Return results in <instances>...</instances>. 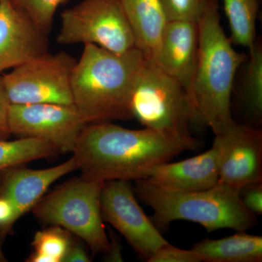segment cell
Instances as JSON below:
<instances>
[{"mask_svg": "<svg viewBox=\"0 0 262 262\" xmlns=\"http://www.w3.org/2000/svg\"><path fill=\"white\" fill-rule=\"evenodd\" d=\"M219 183L239 192L262 182V132L259 128L234 121L215 134Z\"/></svg>", "mask_w": 262, "mask_h": 262, "instance_id": "8fae6325", "label": "cell"}, {"mask_svg": "<svg viewBox=\"0 0 262 262\" xmlns=\"http://www.w3.org/2000/svg\"><path fill=\"white\" fill-rule=\"evenodd\" d=\"M103 183L82 177L71 179L43 196L32 208L33 213L80 237L94 254L106 253L110 239L101 211Z\"/></svg>", "mask_w": 262, "mask_h": 262, "instance_id": "8992f818", "label": "cell"}, {"mask_svg": "<svg viewBox=\"0 0 262 262\" xmlns=\"http://www.w3.org/2000/svg\"><path fill=\"white\" fill-rule=\"evenodd\" d=\"M146 61L136 48L116 53L96 45H84L71 85L73 104L85 124L134 119L131 94Z\"/></svg>", "mask_w": 262, "mask_h": 262, "instance_id": "7a4b0ae2", "label": "cell"}, {"mask_svg": "<svg viewBox=\"0 0 262 262\" xmlns=\"http://www.w3.org/2000/svg\"><path fill=\"white\" fill-rule=\"evenodd\" d=\"M101 211L103 222L115 227L146 261L157 250L169 244L139 206L128 181L103 183Z\"/></svg>", "mask_w": 262, "mask_h": 262, "instance_id": "9c48e42d", "label": "cell"}, {"mask_svg": "<svg viewBox=\"0 0 262 262\" xmlns=\"http://www.w3.org/2000/svg\"><path fill=\"white\" fill-rule=\"evenodd\" d=\"M89 253L80 243L72 239L62 262H89Z\"/></svg>", "mask_w": 262, "mask_h": 262, "instance_id": "83f0119b", "label": "cell"}, {"mask_svg": "<svg viewBox=\"0 0 262 262\" xmlns=\"http://www.w3.org/2000/svg\"><path fill=\"white\" fill-rule=\"evenodd\" d=\"M144 180L157 187L177 192H192L213 187L219 183L215 148L192 158L165 162L147 170Z\"/></svg>", "mask_w": 262, "mask_h": 262, "instance_id": "5bb4252c", "label": "cell"}, {"mask_svg": "<svg viewBox=\"0 0 262 262\" xmlns=\"http://www.w3.org/2000/svg\"><path fill=\"white\" fill-rule=\"evenodd\" d=\"M72 235L58 226L38 231L32 243L34 251L27 258L29 262H62Z\"/></svg>", "mask_w": 262, "mask_h": 262, "instance_id": "44dd1931", "label": "cell"}, {"mask_svg": "<svg viewBox=\"0 0 262 262\" xmlns=\"http://www.w3.org/2000/svg\"><path fill=\"white\" fill-rule=\"evenodd\" d=\"M192 249L206 262H260L262 237L238 232L222 239L206 238Z\"/></svg>", "mask_w": 262, "mask_h": 262, "instance_id": "e0dca14e", "label": "cell"}, {"mask_svg": "<svg viewBox=\"0 0 262 262\" xmlns=\"http://www.w3.org/2000/svg\"><path fill=\"white\" fill-rule=\"evenodd\" d=\"M232 43L249 49L256 41L259 0H223Z\"/></svg>", "mask_w": 262, "mask_h": 262, "instance_id": "d6986e66", "label": "cell"}, {"mask_svg": "<svg viewBox=\"0 0 262 262\" xmlns=\"http://www.w3.org/2000/svg\"><path fill=\"white\" fill-rule=\"evenodd\" d=\"M148 262H202L203 259L194 250L177 248L168 244L157 250Z\"/></svg>", "mask_w": 262, "mask_h": 262, "instance_id": "cb8c5ba5", "label": "cell"}, {"mask_svg": "<svg viewBox=\"0 0 262 262\" xmlns=\"http://www.w3.org/2000/svg\"><path fill=\"white\" fill-rule=\"evenodd\" d=\"M198 146L144 127L132 130L110 122L87 124L72 151L82 178L137 181L150 168Z\"/></svg>", "mask_w": 262, "mask_h": 262, "instance_id": "6da1fadb", "label": "cell"}, {"mask_svg": "<svg viewBox=\"0 0 262 262\" xmlns=\"http://www.w3.org/2000/svg\"><path fill=\"white\" fill-rule=\"evenodd\" d=\"M85 122L75 105L10 104V134L51 143L60 152H72Z\"/></svg>", "mask_w": 262, "mask_h": 262, "instance_id": "30bf717a", "label": "cell"}, {"mask_svg": "<svg viewBox=\"0 0 262 262\" xmlns=\"http://www.w3.org/2000/svg\"><path fill=\"white\" fill-rule=\"evenodd\" d=\"M6 258L5 257L4 253L2 251L1 246H0V262L6 261Z\"/></svg>", "mask_w": 262, "mask_h": 262, "instance_id": "f546056e", "label": "cell"}, {"mask_svg": "<svg viewBox=\"0 0 262 262\" xmlns=\"http://www.w3.org/2000/svg\"><path fill=\"white\" fill-rule=\"evenodd\" d=\"M198 47V22L171 20L167 22L159 44L149 60L164 73L177 80L187 91L193 102Z\"/></svg>", "mask_w": 262, "mask_h": 262, "instance_id": "7c38bea8", "label": "cell"}, {"mask_svg": "<svg viewBox=\"0 0 262 262\" xmlns=\"http://www.w3.org/2000/svg\"><path fill=\"white\" fill-rule=\"evenodd\" d=\"M219 8V0H210L198 18L199 47L193 84V100L201 123L214 134L234 122L231 95L237 71L247 59L226 35Z\"/></svg>", "mask_w": 262, "mask_h": 262, "instance_id": "3957f363", "label": "cell"}, {"mask_svg": "<svg viewBox=\"0 0 262 262\" xmlns=\"http://www.w3.org/2000/svg\"><path fill=\"white\" fill-rule=\"evenodd\" d=\"M241 201L256 215L262 213V182L248 184L239 191Z\"/></svg>", "mask_w": 262, "mask_h": 262, "instance_id": "d4e9b609", "label": "cell"}, {"mask_svg": "<svg viewBox=\"0 0 262 262\" xmlns=\"http://www.w3.org/2000/svg\"><path fill=\"white\" fill-rule=\"evenodd\" d=\"M135 37L136 47L149 61L168 20L160 0H120Z\"/></svg>", "mask_w": 262, "mask_h": 262, "instance_id": "2e32d148", "label": "cell"}, {"mask_svg": "<svg viewBox=\"0 0 262 262\" xmlns=\"http://www.w3.org/2000/svg\"><path fill=\"white\" fill-rule=\"evenodd\" d=\"M76 62L66 52L48 51L1 76L10 104H73L71 84Z\"/></svg>", "mask_w": 262, "mask_h": 262, "instance_id": "ba28073f", "label": "cell"}, {"mask_svg": "<svg viewBox=\"0 0 262 262\" xmlns=\"http://www.w3.org/2000/svg\"><path fill=\"white\" fill-rule=\"evenodd\" d=\"M210 0H160L168 21L198 22Z\"/></svg>", "mask_w": 262, "mask_h": 262, "instance_id": "603a6c76", "label": "cell"}, {"mask_svg": "<svg viewBox=\"0 0 262 262\" xmlns=\"http://www.w3.org/2000/svg\"><path fill=\"white\" fill-rule=\"evenodd\" d=\"M15 207L6 196L0 194V228L8 232L16 222Z\"/></svg>", "mask_w": 262, "mask_h": 262, "instance_id": "484cf974", "label": "cell"}, {"mask_svg": "<svg viewBox=\"0 0 262 262\" xmlns=\"http://www.w3.org/2000/svg\"><path fill=\"white\" fill-rule=\"evenodd\" d=\"M10 103L5 94L0 76V139H8L10 134L8 126Z\"/></svg>", "mask_w": 262, "mask_h": 262, "instance_id": "4316f807", "label": "cell"}, {"mask_svg": "<svg viewBox=\"0 0 262 262\" xmlns=\"http://www.w3.org/2000/svg\"><path fill=\"white\" fill-rule=\"evenodd\" d=\"M71 0H12L42 32L49 34L56 10Z\"/></svg>", "mask_w": 262, "mask_h": 262, "instance_id": "7402d4cb", "label": "cell"}, {"mask_svg": "<svg viewBox=\"0 0 262 262\" xmlns=\"http://www.w3.org/2000/svg\"><path fill=\"white\" fill-rule=\"evenodd\" d=\"M249 56L245 61L242 82V98L248 111L256 120L262 116V46L255 41L249 48Z\"/></svg>", "mask_w": 262, "mask_h": 262, "instance_id": "ffe728a7", "label": "cell"}, {"mask_svg": "<svg viewBox=\"0 0 262 262\" xmlns=\"http://www.w3.org/2000/svg\"><path fill=\"white\" fill-rule=\"evenodd\" d=\"M135 194L153 211L158 228L175 221H189L208 232L222 229L246 232L257 224L256 216L246 208L239 192L224 184L192 192H177L157 187L144 179L135 181Z\"/></svg>", "mask_w": 262, "mask_h": 262, "instance_id": "277c9868", "label": "cell"}, {"mask_svg": "<svg viewBox=\"0 0 262 262\" xmlns=\"http://www.w3.org/2000/svg\"><path fill=\"white\" fill-rule=\"evenodd\" d=\"M58 153L60 151L56 146L42 139H0V172L6 171L34 160L49 158Z\"/></svg>", "mask_w": 262, "mask_h": 262, "instance_id": "ac0fdd59", "label": "cell"}, {"mask_svg": "<svg viewBox=\"0 0 262 262\" xmlns=\"http://www.w3.org/2000/svg\"><path fill=\"white\" fill-rule=\"evenodd\" d=\"M57 42L93 44L113 53L136 47L135 37L120 0H82L61 14Z\"/></svg>", "mask_w": 262, "mask_h": 262, "instance_id": "52a82bcc", "label": "cell"}, {"mask_svg": "<svg viewBox=\"0 0 262 262\" xmlns=\"http://www.w3.org/2000/svg\"><path fill=\"white\" fill-rule=\"evenodd\" d=\"M48 34L12 0H0V73L48 51Z\"/></svg>", "mask_w": 262, "mask_h": 262, "instance_id": "4fadbf2b", "label": "cell"}, {"mask_svg": "<svg viewBox=\"0 0 262 262\" xmlns=\"http://www.w3.org/2000/svg\"><path fill=\"white\" fill-rule=\"evenodd\" d=\"M76 170L77 163L73 156L49 168L33 170L20 166L10 168L7 170L8 173L5 176L1 194L13 203L18 220L32 210L53 183Z\"/></svg>", "mask_w": 262, "mask_h": 262, "instance_id": "9a60e30c", "label": "cell"}, {"mask_svg": "<svg viewBox=\"0 0 262 262\" xmlns=\"http://www.w3.org/2000/svg\"><path fill=\"white\" fill-rule=\"evenodd\" d=\"M120 245L117 242L116 239L113 238V241H110V248L107 253L106 259L110 261H122L121 251H120Z\"/></svg>", "mask_w": 262, "mask_h": 262, "instance_id": "f1b7e54d", "label": "cell"}, {"mask_svg": "<svg viewBox=\"0 0 262 262\" xmlns=\"http://www.w3.org/2000/svg\"><path fill=\"white\" fill-rule=\"evenodd\" d=\"M130 111L146 128L199 146L191 133L193 125L202 124L192 98L177 80L149 61L136 79Z\"/></svg>", "mask_w": 262, "mask_h": 262, "instance_id": "5b68a950", "label": "cell"}]
</instances>
